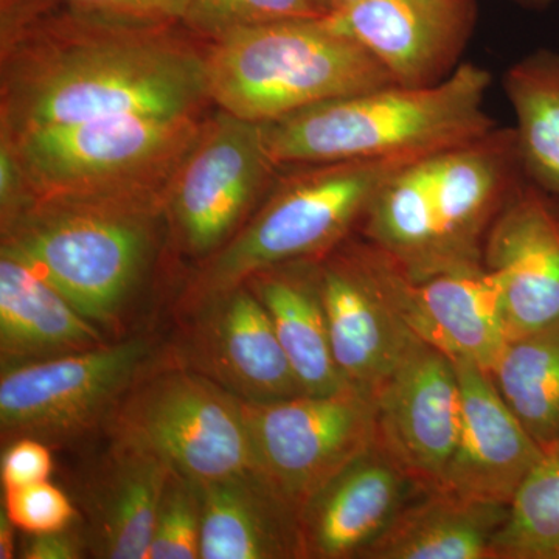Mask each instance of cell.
Returning a JSON list of instances; mask_svg holds the SVG:
<instances>
[{
    "label": "cell",
    "mask_w": 559,
    "mask_h": 559,
    "mask_svg": "<svg viewBox=\"0 0 559 559\" xmlns=\"http://www.w3.org/2000/svg\"><path fill=\"white\" fill-rule=\"evenodd\" d=\"M193 36L62 0H2V138L131 114L200 116L207 68Z\"/></svg>",
    "instance_id": "1"
},
{
    "label": "cell",
    "mask_w": 559,
    "mask_h": 559,
    "mask_svg": "<svg viewBox=\"0 0 559 559\" xmlns=\"http://www.w3.org/2000/svg\"><path fill=\"white\" fill-rule=\"evenodd\" d=\"M524 180L513 128L496 127L401 168L358 234L414 278L480 266L492 223Z\"/></svg>",
    "instance_id": "2"
},
{
    "label": "cell",
    "mask_w": 559,
    "mask_h": 559,
    "mask_svg": "<svg viewBox=\"0 0 559 559\" xmlns=\"http://www.w3.org/2000/svg\"><path fill=\"white\" fill-rule=\"evenodd\" d=\"M167 187L84 197L28 194L2 218L0 253L27 264L98 329L110 325L148 270Z\"/></svg>",
    "instance_id": "3"
},
{
    "label": "cell",
    "mask_w": 559,
    "mask_h": 559,
    "mask_svg": "<svg viewBox=\"0 0 559 559\" xmlns=\"http://www.w3.org/2000/svg\"><path fill=\"white\" fill-rule=\"evenodd\" d=\"M491 75L462 62L430 86L390 83L334 98L264 124L277 167L326 162L418 159L498 127L485 109Z\"/></svg>",
    "instance_id": "4"
},
{
    "label": "cell",
    "mask_w": 559,
    "mask_h": 559,
    "mask_svg": "<svg viewBox=\"0 0 559 559\" xmlns=\"http://www.w3.org/2000/svg\"><path fill=\"white\" fill-rule=\"evenodd\" d=\"M419 159V157H418ZM417 159L300 165L272 186L266 201L231 240L202 264L183 307L198 311L259 272L319 261L359 231L393 176Z\"/></svg>",
    "instance_id": "5"
},
{
    "label": "cell",
    "mask_w": 559,
    "mask_h": 559,
    "mask_svg": "<svg viewBox=\"0 0 559 559\" xmlns=\"http://www.w3.org/2000/svg\"><path fill=\"white\" fill-rule=\"evenodd\" d=\"M210 102L253 123L393 83L380 62L325 17L272 22L209 40Z\"/></svg>",
    "instance_id": "6"
},
{
    "label": "cell",
    "mask_w": 559,
    "mask_h": 559,
    "mask_svg": "<svg viewBox=\"0 0 559 559\" xmlns=\"http://www.w3.org/2000/svg\"><path fill=\"white\" fill-rule=\"evenodd\" d=\"M198 116L131 114L3 139L32 197L167 187L201 130Z\"/></svg>",
    "instance_id": "7"
},
{
    "label": "cell",
    "mask_w": 559,
    "mask_h": 559,
    "mask_svg": "<svg viewBox=\"0 0 559 559\" xmlns=\"http://www.w3.org/2000/svg\"><path fill=\"white\" fill-rule=\"evenodd\" d=\"M112 441L157 455L194 484L253 471L242 403L190 367L140 377L109 415Z\"/></svg>",
    "instance_id": "8"
},
{
    "label": "cell",
    "mask_w": 559,
    "mask_h": 559,
    "mask_svg": "<svg viewBox=\"0 0 559 559\" xmlns=\"http://www.w3.org/2000/svg\"><path fill=\"white\" fill-rule=\"evenodd\" d=\"M242 403L253 471L299 513L377 441L374 396L356 388Z\"/></svg>",
    "instance_id": "9"
},
{
    "label": "cell",
    "mask_w": 559,
    "mask_h": 559,
    "mask_svg": "<svg viewBox=\"0 0 559 559\" xmlns=\"http://www.w3.org/2000/svg\"><path fill=\"white\" fill-rule=\"evenodd\" d=\"M264 124L218 110L202 121L165 191V216L179 248L207 260L241 229L277 171Z\"/></svg>",
    "instance_id": "10"
},
{
    "label": "cell",
    "mask_w": 559,
    "mask_h": 559,
    "mask_svg": "<svg viewBox=\"0 0 559 559\" xmlns=\"http://www.w3.org/2000/svg\"><path fill=\"white\" fill-rule=\"evenodd\" d=\"M151 358L143 337L2 370V440L62 441L109 417Z\"/></svg>",
    "instance_id": "11"
},
{
    "label": "cell",
    "mask_w": 559,
    "mask_h": 559,
    "mask_svg": "<svg viewBox=\"0 0 559 559\" xmlns=\"http://www.w3.org/2000/svg\"><path fill=\"white\" fill-rule=\"evenodd\" d=\"M331 348L348 385L374 396L418 344L390 288L389 259L352 237L319 260Z\"/></svg>",
    "instance_id": "12"
},
{
    "label": "cell",
    "mask_w": 559,
    "mask_h": 559,
    "mask_svg": "<svg viewBox=\"0 0 559 559\" xmlns=\"http://www.w3.org/2000/svg\"><path fill=\"white\" fill-rule=\"evenodd\" d=\"M377 441L418 491H436L457 443L462 390L454 360L418 342L374 393Z\"/></svg>",
    "instance_id": "13"
},
{
    "label": "cell",
    "mask_w": 559,
    "mask_h": 559,
    "mask_svg": "<svg viewBox=\"0 0 559 559\" xmlns=\"http://www.w3.org/2000/svg\"><path fill=\"white\" fill-rule=\"evenodd\" d=\"M369 51L393 83L430 86L462 64L477 24L476 0H358L326 16Z\"/></svg>",
    "instance_id": "14"
},
{
    "label": "cell",
    "mask_w": 559,
    "mask_h": 559,
    "mask_svg": "<svg viewBox=\"0 0 559 559\" xmlns=\"http://www.w3.org/2000/svg\"><path fill=\"white\" fill-rule=\"evenodd\" d=\"M389 278L401 318L418 341L452 360L492 370L509 342L495 272L480 264L414 278L389 259Z\"/></svg>",
    "instance_id": "15"
},
{
    "label": "cell",
    "mask_w": 559,
    "mask_h": 559,
    "mask_svg": "<svg viewBox=\"0 0 559 559\" xmlns=\"http://www.w3.org/2000/svg\"><path fill=\"white\" fill-rule=\"evenodd\" d=\"M484 264L502 286L507 333L559 320V201L527 179L488 231Z\"/></svg>",
    "instance_id": "16"
},
{
    "label": "cell",
    "mask_w": 559,
    "mask_h": 559,
    "mask_svg": "<svg viewBox=\"0 0 559 559\" xmlns=\"http://www.w3.org/2000/svg\"><path fill=\"white\" fill-rule=\"evenodd\" d=\"M189 342L190 369L245 403L304 395L266 308L248 285L200 308Z\"/></svg>",
    "instance_id": "17"
},
{
    "label": "cell",
    "mask_w": 559,
    "mask_h": 559,
    "mask_svg": "<svg viewBox=\"0 0 559 559\" xmlns=\"http://www.w3.org/2000/svg\"><path fill=\"white\" fill-rule=\"evenodd\" d=\"M454 364L462 390V418L439 489L474 502L509 507L543 447L511 411L488 371L466 360Z\"/></svg>",
    "instance_id": "18"
},
{
    "label": "cell",
    "mask_w": 559,
    "mask_h": 559,
    "mask_svg": "<svg viewBox=\"0 0 559 559\" xmlns=\"http://www.w3.org/2000/svg\"><path fill=\"white\" fill-rule=\"evenodd\" d=\"M417 492L374 441L300 511L304 558H359Z\"/></svg>",
    "instance_id": "19"
},
{
    "label": "cell",
    "mask_w": 559,
    "mask_h": 559,
    "mask_svg": "<svg viewBox=\"0 0 559 559\" xmlns=\"http://www.w3.org/2000/svg\"><path fill=\"white\" fill-rule=\"evenodd\" d=\"M171 468L145 450L112 441L86 491L87 546L108 559H146Z\"/></svg>",
    "instance_id": "20"
},
{
    "label": "cell",
    "mask_w": 559,
    "mask_h": 559,
    "mask_svg": "<svg viewBox=\"0 0 559 559\" xmlns=\"http://www.w3.org/2000/svg\"><path fill=\"white\" fill-rule=\"evenodd\" d=\"M202 559H299V513L255 471L200 485Z\"/></svg>",
    "instance_id": "21"
},
{
    "label": "cell",
    "mask_w": 559,
    "mask_h": 559,
    "mask_svg": "<svg viewBox=\"0 0 559 559\" xmlns=\"http://www.w3.org/2000/svg\"><path fill=\"white\" fill-rule=\"evenodd\" d=\"M105 345L100 329L27 264L0 253L2 367L60 358Z\"/></svg>",
    "instance_id": "22"
},
{
    "label": "cell",
    "mask_w": 559,
    "mask_h": 559,
    "mask_svg": "<svg viewBox=\"0 0 559 559\" xmlns=\"http://www.w3.org/2000/svg\"><path fill=\"white\" fill-rule=\"evenodd\" d=\"M259 297L301 389L330 395L352 388L342 377L319 288V261H297L259 272L245 283Z\"/></svg>",
    "instance_id": "23"
},
{
    "label": "cell",
    "mask_w": 559,
    "mask_h": 559,
    "mask_svg": "<svg viewBox=\"0 0 559 559\" xmlns=\"http://www.w3.org/2000/svg\"><path fill=\"white\" fill-rule=\"evenodd\" d=\"M506 516L507 507L474 502L440 489L419 491L359 558L492 559V539Z\"/></svg>",
    "instance_id": "24"
},
{
    "label": "cell",
    "mask_w": 559,
    "mask_h": 559,
    "mask_svg": "<svg viewBox=\"0 0 559 559\" xmlns=\"http://www.w3.org/2000/svg\"><path fill=\"white\" fill-rule=\"evenodd\" d=\"M524 178L559 201V51H530L502 79Z\"/></svg>",
    "instance_id": "25"
},
{
    "label": "cell",
    "mask_w": 559,
    "mask_h": 559,
    "mask_svg": "<svg viewBox=\"0 0 559 559\" xmlns=\"http://www.w3.org/2000/svg\"><path fill=\"white\" fill-rule=\"evenodd\" d=\"M489 377L540 447L559 441V320L511 337Z\"/></svg>",
    "instance_id": "26"
},
{
    "label": "cell",
    "mask_w": 559,
    "mask_h": 559,
    "mask_svg": "<svg viewBox=\"0 0 559 559\" xmlns=\"http://www.w3.org/2000/svg\"><path fill=\"white\" fill-rule=\"evenodd\" d=\"M492 559H559V441L518 488L491 546Z\"/></svg>",
    "instance_id": "27"
},
{
    "label": "cell",
    "mask_w": 559,
    "mask_h": 559,
    "mask_svg": "<svg viewBox=\"0 0 559 559\" xmlns=\"http://www.w3.org/2000/svg\"><path fill=\"white\" fill-rule=\"evenodd\" d=\"M325 0H187L182 25L202 40L272 22L329 16Z\"/></svg>",
    "instance_id": "28"
},
{
    "label": "cell",
    "mask_w": 559,
    "mask_h": 559,
    "mask_svg": "<svg viewBox=\"0 0 559 559\" xmlns=\"http://www.w3.org/2000/svg\"><path fill=\"white\" fill-rule=\"evenodd\" d=\"M200 485L171 471L165 485L146 559L201 558Z\"/></svg>",
    "instance_id": "29"
},
{
    "label": "cell",
    "mask_w": 559,
    "mask_h": 559,
    "mask_svg": "<svg viewBox=\"0 0 559 559\" xmlns=\"http://www.w3.org/2000/svg\"><path fill=\"white\" fill-rule=\"evenodd\" d=\"M3 509L16 528L28 535L60 532L75 520V509L68 496L47 480L9 489Z\"/></svg>",
    "instance_id": "30"
},
{
    "label": "cell",
    "mask_w": 559,
    "mask_h": 559,
    "mask_svg": "<svg viewBox=\"0 0 559 559\" xmlns=\"http://www.w3.org/2000/svg\"><path fill=\"white\" fill-rule=\"evenodd\" d=\"M51 469L53 459L46 441L31 437L13 440L3 451L0 465L3 491L49 480Z\"/></svg>",
    "instance_id": "31"
},
{
    "label": "cell",
    "mask_w": 559,
    "mask_h": 559,
    "mask_svg": "<svg viewBox=\"0 0 559 559\" xmlns=\"http://www.w3.org/2000/svg\"><path fill=\"white\" fill-rule=\"evenodd\" d=\"M73 9L116 17V20L143 22H176L182 24L187 0H62Z\"/></svg>",
    "instance_id": "32"
},
{
    "label": "cell",
    "mask_w": 559,
    "mask_h": 559,
    "mask_svg": "<svg viewBox=\"0 0 559 559\" xmlns=\"http://www.w3.org/2000/svg\"><path fill=\"white\" fill-rule=\"evenodd\" d=\"M87 540L81 539L79 533L70 528L60 532L31 535L21 549L25 559H79L83 557V546Z\"/></svg>",
    "instance_id": "33"
},
{
    "label": "cell",
    "mask_w": 559,
    "mask_h": 559,
    "mask_svg": "<svg viewBox=\"0 0 559 559\" xmlns=\"http://www.w3.org/2000/svg\"><path fill=\"white\" fill-rule=\"evenodd\" d=\"M16 525L11 522L5 510L0 511V559H11L16 557V536H14Z\"/></svg>",
    "instance_id": "34"
},
{
    "label": "cell",
    "mask_w": 559,
    "mask_h": 559,
    "mask_svg": "<svg viewBox=\"0 0 559 559\" xmlns=\"http://www.w3.org/2000/svg\"><path fill=\"white\" fill-rule=\"evenodd\" d=\"M511 2L518 3V5L524 7V9L544 10L550 5L551 0H511Z\"/></svg>",
    "instance_id": "35"
},
{
    "label": "cell",
    "mask_w": 559,
    "mask_h": 559,
    "mask_svg": "<svg viewBox=\"0 0 559 559\" xmlns=\"http://www.w3.org/2000/svg\"><path fill=\"white\" fill-rule=\"evenodd\" d=\"M325 2L330 7L331 13H333V11L345 9V7L352 5L358 0H325Z\"/></svg>",
    "instance_id": "36"
}]
</instances>
